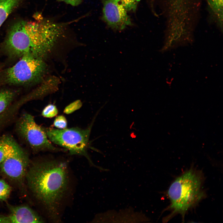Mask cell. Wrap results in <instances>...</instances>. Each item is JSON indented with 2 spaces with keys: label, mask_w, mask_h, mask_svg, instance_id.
Wrapping results in <instances>:
<instances>
[{
  "label": "cell",
  "mask_w": 223,
  "mask_h": 223,
  "mask_svg": "<svg viewBox=\"0 0 223 223\" xmlns=\"http://www.w3.org/2000/svg\"><path fill=\"white\" fill-rule=\"evenodd\" d=\"M69 177L67 164L59 160L37 161L28 166L25 177L28 188L53 220L58 219L68 190Z\"/></svg>",
  "instance_id": "1"
},
{
  "label": "cell",
  "mask_w": 223,
  "mask_h": 223,
  "mask_svg": "<svg viewBox=\"0 0 223 223\" xmlns=\"http://www.w3.org/2000/svg\"><path fill=\"white\" fill-rule=\"evenodd\" d=\"M64 24L48 20L21 21L11 27L7 40L15 53L36 56L49 50L62 33Z\"/></svg>",
  "instance_id": "2"
},
{
  "label": "cell",
  "mask_w": 223,
  "mask_h": 223,
  "mask_svg": "<svg viewBox=\"0 0 223 223\" xmlns=\"http://www.w3.org/2000/svg\"><path fill=\"white\" fill-rule=\"evenodd\" d=\"M203 177L200 172L190 168L172 183L168 191L170 201V213L164 218L166 222L177 214L183 218L186 212L195 206L204 196L203 190Z\"/></svg>",
  "instance_id": "3"
},
{
  "label": "cell",
  "mask_w": 223,
  "mask_h": 223,
  "mask_svg": "<svg viewBox=\"0 0 223 223\" xmlns=\"http://www.w3.org/2000/svg\"><path fill=\"white\" fill-rule=\"evenodd\" d=\"M91 127L90 126L85 129L77 128L43 129L50 141L66 149L70 155L85 156L94 166L87 153Z\"/></svg>",
  "instance_id": "4"
},
{
  "label": "cell",
  "mask_w": 223,
  "mask_h": 223,
  "mask_svg": "<svg viewBox=\"0 0 223 223\" xmlns=\"http://www.w3.org/2000/svg\"><path fill=\"white\" fill-rule=\"evenodd\" d=\"M16 129L20 136L35 152L60 151L51 144L43 128L36 123L30 114L25 112L22 115L16 123Z\"/></svg>",
  "instance_id": "5"
},
{
  "label": "cell",
  "mask_w": 223,
  "mask_h": 223,
  "mask_svg": "<svg viewBox=\"0 0 223 223\" xmlns=\"http://www.w3.org/2000/svg\"><path fill=\"white\" fill-rule=\"evenodd\" d=\"M45 68V65L41 59L32 55L25 54L8 69L7 77L11 83H25L40 77Z\"/></svg>",
  "instance_id": "6"
},
{
  "label": "cell",
  "mask_w": 223,
  "mask_h": 223,
  "mask_svg": "<svg viewBox=\"0 0 223 223\" xmlns=\"http://www.w3.org/2000/svg\"><path fill=\"white\" fill-rule=\"evenodd\" d=\"M30 163L27 154L15 142L13 151L0 164V169L2 173L9 180L21 184L25 180Z\"/></svg>",
  "instance_id": "7"
},
{
  "label": "cell",
  "mask_w": 223,
  "mask_h": 223,
  "mask_svg": "<svg viewBox=\"0 0 223 223\" xmlns=\"http://www.w3.org/2000/svg\"><path fill=\"white\" fill-rule=\"evenodd\" d=\"M103 18L112 29L122 30L132 25L129 16L120 0H103Z\"/></svg>",
  "instance_id": "8"
},
{
  "label": "cell",
  "mask_w": 223,
  "mask_h": 223,
  "mask_svg": "<svg viewBox=\"0 0 223 223\" xmlns=\"http://www.w3.org/2000/svg\"><path fill=\"white\" fill-rule=\"evenodd\" d=\"M10 223H42L44 221L32 209L26 206L9 205Z\"/></svg>",
  "instance_id": "9"
},
{
  "label": "cell",
  "mask_w": 223,
  "mask_h": 223,
  "mask_svg": "<svg viewBox=\"0 0 223 223\" xmlns=\"http://www.w3.org/2000/svg\"><path fill=\"white\" fill-rule=\"evenodd\" d=\"M212 20L222 33L223 31V0H206Z\"/></svg>",
  "instance_id": "10"
},
{
  "label": "cell",
  "mask_w": 223,
  "mask_h": 223,
  "mask_svg": "<svg viewBox=\"0 0 223 223\" xmlns=\"http://www.w3.org/2000/svg\"><path fill=\"white\" fill-rule=\"evenodd\" d=\"M23 0H0V27Z\"/></svg>",
  "instance_id": "11"
},
{
  "label": "cell",
  "mask_w": 223,
  "mask_h": 223,
  "mask_svg": "<svg viewBox=\"0 0 223 223\" xmlns=\"http://www.w3.org/2000/svg\"><path fill=\"white\" fill-rule=\"evenodd\" d=\"M15 141L8 136L0 138V164L12 153Z\"/></svg>",
  "instance_id": "12"
},
{
  "label": "cell",
  "mask_w": 223,
  "mask_h": 223,
  "mask_svg": "<svg viewBox=\"0 0 223 223\" xmlns=\"http://www.w3.org/2000/svg\"><path fill=\"white\" fill-rule=\"evenodd\" d=\"M166 6L173 7L188 6L198 2L201 0H159Z\"/></svg>",
  "instance_id": "13"
},
{
  "label": "cell",
  "mask_w": 223,
  "mask_h": 223,
  "mask_svg": "<svg viewBox=\"0 0 223 223\" xmlns=\"http://www.w3.org/2000/svg\"><path fill=\"white\" fill-rule=\"evenodd\" d=\"M13 93L9 91L0 92V114L3 112L11 102Z\"/></svg>",
  "instance_id": "14"
},
{
  "label": "cell",
  "mask_w": 223,
  "mask_h": 223,
  "mask_svg": "<svg viewBox=\"0 0 223 223\" xmlns=\"http://www.w3.org/2000/svg\"><path fill=\"white\" fill-rule=\"evenodd\" d=\"M11 191L9 185L4 180L0 179V200H6L9 196Z\"/></svg>",
  "instance_id": "15"
},
{
  "label": "cell",
  "mask_w": 223,
  "mask_h": 223,
  "mask_svg": "<svg viewBox=\"0 0 223 223\" xmlns=\"http://www.w3.org/2000/svg\"><path fill=\"white\" fill-rule=\"evenodd\" d=\"M58 113V110L56 106L50 104L44 108L42 114L44 117L51 118L55 116Z\"/></svg>",
  "instance_id": "16"
},
{
  "label": "cell",
  "mask_w": 223,
  "mask_h": 223,
  "mask_svg": "<svg viewBox=\"0 0 223 223\" xmlns=\"http://www.w3.org/2000/svg\"><path fill=\"white\" fill-rule=\"evenodd\" d=\"M140 0H120L126 11H135Z\"/></svg>",
  "instance_id": "17"
},
{
  "label": "cell",
  "mask_w": 223,
  "mask_h": 223,
  "mask_svg": "<svg viewBox=\"0 0 223 223\" xmlns=\"http://www.w3.org/2000/svg\"><path fill=\"white\" fill-rule=\"evenodd\" d=\"M82 103L80 100H76L67 106L64 109V112L67 114H71L80 109Z\"/></svg>",
  "instance_id": "18"
},
{
  "label": "cell",
  "mask_w": 223,
  "mask_h": 223,
  "mask_svg": "<svg viewBox=\"0 0 223 223\" xmlns=\"http://www.w3.org/2000/svg\"><path fill=\"white\" fill-rule=\"evenodd\" d=\"M54 126L59 129L66 128L67 122L66 118L63 116L60 115L57 116L53 123Z\"/></svg>",
  "instance_id": "19"
},
{
  "label": "cell",
  "mask_w": 223,
  "mask_h": 223,
  "mask_svg": "<svg viewBox=\"0 0 223 223\" xmlns=\"http://www.w3.org/2000/svg\"><path fill=\"white\" fill-rule=\"evenodd\" d=\"M72 6H77L81 2L82 0H60Z\"/></svg>",
  "instance_id": "20"
},
{
  "label": "cell",
  "mask_w": 223,
  "mask_h": 223,
  "mask_svg": "<svg viewBox=\"0 0 223 223\" xmlns=\"http://www.w3.org/2000/svg\"><path fill=\"white\" fill-rule=\"evenodd\" d=\"M0 223H10L8 216H0Z\"/></svg>",
  "instance_id": "21"
}]
</instances>
